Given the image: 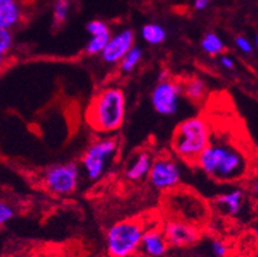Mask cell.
I'll use <instances>...</instances> for the list:
<instances>
[{"label": "cell", "mask_w": 258, "mask_h": 257, "mask_svg": "<svg viewBox=\"0 0 258 257\" xmlns=\"http://www.w3.org/2000/svg\"><path fill=\"white\" fill-rule=\"evenodd\" d=\"M169 247L183 248L196 244L200 240V230L196 225L181 219H172L163 228Z\"/></svg>", "instance_id": "cell-9"}, {"label": "cell", "mask_w": 258, "mask_h": 257, "mask_svg": "<svg viewBox=\"0 0 258 257\" xmlns=\"http://www.w3.org/2000/svg\"><path fill=\"white\" fill-rule=\"evenodd\" d=\"M10 257H34L32 254H28V253H16V254H12Z\"/></svg>", "instance_id": "cell-31"}, {"label": "cell", "mask_w": 258, "mask_h": 257, "mask_svg": "<svg viewBox=\"0 0 258 257\" xmlns=\"http://www.w3.org/2000/svg\"><path fill=\"white\" fill-rule=\"evenodd\" d=\"M169 251V244L161 228H146L139 247L142 257H164Z\"/></svg>", "instance_id": "cell-13"}, {"label": "cell", "mask_w": 258, "mask_h": 257, "mask_svg": "<svg viewBox=\"0 0 258 257\" xmlns=\"http://www.w3.org/2000/svg\"><path fill=\"white\" fill-rule=\"evenodd\" d=\"M23 19L24 10L20 0H0V29H15Z\"/></svg>", "instance_id": "cell-15"}, {"label": "cell", "mask_w": 258, "mask_h": 257, "mask_svg": "<svg viewBox=\"0 0 258 257\" xmlns=\"http://www.w3.org/2000/svg\"><path fill=\"white\" fill-rule=\"evenodd\" d=\"M209 4H210V0H194L193 2L194 8L198 11L206 10L207 7H209Z\"/></svg>", "instance_id": "cell-29"}, {"label": "cell", "mask_w": 258, "mask_h": 257, "mask_svg": "<svg viewBox=\"0 0 258 257\" xmlns=\"http://www.w3.org/2000/svg\"><path fill=\"white\" fill-rule=\"evenodd\" d=\"M152 162H154V157L148 151L143 150L137 152L131 158L124 170L126 179L130 181H141L143 179H147L151 167H152Z\"/></svg>", "instance_id": "cell-14"}, {"label": "cell", "mask_w": 258, "mask_h": 257, "mask_svg": "<svg viewBox=\"0 0 258 257\" xmlns=\"http://www.w3.org/2000/svg\"><path fill=\"white\" fill-rule=\"evenodd\" d=\"M210 247H211V252H213V254L215 257H226L227 253H228V247L220 239H214L211 241Z\"/></svg>", "instance_id": "cell-25"}, {"label": "cell", "mask_w": 258, "mask_h": 257, "mask_svg": "<svg viewBox=\"0 0 258 257\" xmlns=\"http://www.w3.org/2000/svg\"><path fill=\"white\" fill-rule=\"evenodd\" d=\"M146 228L139 219H123L111 225L105 235L109 257L137 256Z\"/></svg>", "instance_id": "cell-4"}, {"label": "cell", "mask_w": 258, "mask_h": 257, "mask_svg": "<svg viewBox=\"0 0 258 257\" xmlns=\"http://www.w3.org/2000/svg\"><path fill=\"white\" fill-rule=\"evenodd\" d=\"M142 59H143V50L139 47V46H133L126 56L122 58V61L118 65H119V71L122 74H130L134 70H137V67L141 65Z\"/></svg>", "instance_id": "cell-19"}, {"label": "cell", "mask_w": 258, "mask_h": 257, "mask_svg": "<svg viewBox=\"0 0 258 257\" xmlns=\"http://www.w3.org/2000/svg\"><path fill=\"white\" fill-rule=\"evenodd\" d=\"M182 89L181 83L167 79L163 82H157L151 92V105L155 112L161 116H173L178 112Z\"/></svg>", "instance_id": "cell-8"}, {"label": "cell", "mask_w": 258, "mask_h": 257, "mask_svg": "<svg viewBox=\"0 0 258 257\" xmlns=\"http://www.w3.org/2000/svg\"><path fill=\"white\" fill-rule=\"evenodd\" d=\"M119 142L113 135H102L87 147L80 160V170L89 181H97L117 158Z\"/></svg>", "instance_id": "cell-5"}, {"label": "cell", "mask_w": 258, "mask_h": 257, "mask_svg": "<svg viewBox=\"0 0 258 257\" xmlns=\"http://www.w3.org/2000/svg\"><path fill=\"white\" fill-rule=\"evenodd\" d=\"M71 3L70 0H55L52 7V25L54 28H59L66 23L70 15Z\"/></svg>", "instance_id": "cell-20"}, {"label": "cell", "mask_w": 258, "mask_h": 257, "mask_svg": "<svg viewBox=\"0 0 258 257\" xmlns=\"http://www.w3.org/2000/svg\"><path fill=\"white\" fill-rule=\"evenodd\" d=\"M249 189H250V194L258 201V164H255L254 172L249 177Z\"/></svg>", "instance_id": "cell-27"}, {"label": "cell", "mask_w": 258, "mask_h": 257, "mask_svg": "<svg viewBox=\"0 0 258 257\" xmlns=\"http://www.w3.org/2000/svg\"><path fill=\"white\" fill-rule=\"evenodd\" d=\"M16 215V212L11 203L6 201H0V227H3L8 222L12 221Z\"/></svg>", "instance_id": "cell-24"}, {"label": "cell", "mask_w": 258, "mask_h": 257, "mask_svg": "<svg viewBox=\"0 0 258 257\" xmlns=\"http://www.w3.org/2000/svg\"><path fill=\"white\" fill-rule=\"evenodd\" d=\"M168 78H169V72H168V70H163V71L159 74V76H157V82H163V80H167Z\"/></svg>", "instance_id": "cell-30"}, {"label": "cell", "mask_w": 258, "mask_h": 257, "mask_svg": "<svg viewBox=\"0 0 258 257\" xmlns=\"http://www.w3.org/2000/svg\"><path fill=\"white\" fill-rule=\"evenodd\" d=\"M235 45H236V47H237V49L242 53V54H252L253 45H252V42H250V41L246 38V37H244V36L236 37Z\"/></svg>", "instance_id": "cell-26"}, {"label": "cell", "mask_w": 258, "mask_h": 257, "mask_svg": "<svg viewBox=\"0 0 258 257\" xmlns=\"http://www.w3.org/2000/svg\"><path fill=\"white\" fill-rule=\"evenodd\" d=\"M201 47L207 56L211 57H218L222 56L224 49H226V45L223 42V39L220 38L216 33H206L203 36L202 41H201Z\"/></svg>", "instance_id": "cell-18"}, {"label": "cell", "mask_w": 258, "mask_h": 257, "mask_svg": "<svg viewBox=\"0 0 258 257\" xmlns=\"http://www.w3.org/2000/svg\"><path fill=\"white\" fill-rule=\"evenodd\" d=\"M82 179V170L76 163H56L43 171V185L55 195H70L75 192Z\"/></svg>", "instance_id": "cell-6"}, {"label": "cell", "mask_w": 258, "mask_h": 257, "mask_svg": "<svg viewBox=\"0 0 258 257\" xmlns=\"http://www.w3.org/2000/svg\"><path fill=\"white\" fill-rule=\"evenodd\" d=\"M127 100L123 89L109 85L97 92L87 109V124L101 135H113L121 130L126 120Z\"/></svg>", "instance_id": "cell-2"}, {"label": "cell", "mask_w": 258, "mask_h": 257, "mask_svg": "<svg viewBox=\"0 0 258 257\" xmlns=\"http://www.w3.org/2000/svg\"><path fill=\"white\" fill-rule=\"evenodd\" d=\"M181 89L182 96L193 102H201L207 93V84L203 79L194 76L181 83Z\"/></svg>", "instance_id": "cell-16"}, {"label": "cell", "mask_w": 258, "mask_h": 257, "mask_svg": "<svg viewBox=\"0 0 258 257\" xmlns=\"http://www.w3.org/2000/svg\"><path fill=\"white\" fill-rule=\"evenodd\" d=\"M211 126L202 116H193L177 125L172 140V148L185 163L196 164L211 139Z\"/></svg>", "instance_id": "cell-3"}, {"label": "cell", "mask_w": 258, "mask_h": 257, "mask_svg": "<svg viewBox=\"0 0 258 257\" xmlns=\"http://www.w3.org/2000/svg\"><path fill=\"white\" fill-rule=\"evenodd\" d=\"M245 190L242 188L229 189L226 192H222L214 198L213 206L216 212H219L226 217H237L244 210L245 206Z\"/></svg>", "instance_id": "cell-12"}, {"label": "cell", "mask_w": 258, "mask_h": 257, "mask_svg": "<svg viewBox=\"0 0 258 257\" xmlns=\"http://www.w3.org/2000/svg\"><path fill=\"white\" fill-rule=\"evenodd\" d=\"M255 236H257V239H258V225H257V227H255Z\"/></svg>", "instance_id": "cell-33"}, {"label": "cell", "mask_w": 258, "mask_h": 257, "mask_svg": "<svg viewBox=\"0 0 258 257\" xmlns=\"http://www.w3.org/2000/svg\"><path fill=\"white\" fill-rule=\"evenodd\" d=\"M196 166L214 181L236 184L249 180L254 172L255 162L237 140L213 133Z\"/></svg>", "instance_id": "cell-1"}, {"label": "cell", "mask_w": 258, "mask_h": 257, "mask_svg": "<svg viewBox=\"0 0 258 257\" xmlns=\"http://www.w3.org/2000/svg\"><path fill=\"white\" fill-rule=\"evenodd\" d=\"M13 47V34L11 30L0 29V66L3 65L7 56Z\"/></svg>", "instance_id": "cell-22"}, {"label": "cell", "mask_w": 258, "mask_h": 257, "mask_svg": "<svg viewBox=\"0 0 258 257\" xmlns=\"http://www.w3.org/2000/svg\"><path fill=\"white\" fill-rule=\"evenodd\" d=\"M147 179L159 192H172L182 181V168L174 158L161 155L154 158Z\"/></svg>", "instance_id": "cell-7"}, {"label": "cell", "mask_w": 258, "mask_h": 257, "mask_svg": "<svg viewBox=\"0 0 258 257\" xmlns=\"http://www.w3.org/2000/svg\"><path fill=\"white\" fill-rule=\"evenodd\" d=\"M135 34L131 29H123L110 36L108 43L100 54L106 65H118L128 50L134 46Z\"/></svg>", "instance_id": "cell-11"}, {"label": "cell", "mask_w": 258, "mask_h": 257, "mask_svg": "<svg viewBox=\"0 0 258 257\" xmlns=\"http://www.w3.org/2000/svg\"><path fill=\"white\" fill-rule=\"evenodd\" d=\"M141 36L143 38L144 42H147L148 45L157 46L163 43L167 38V30L164 29V26L156 23H150L142 28Z\"/></svg>", "instance_id": "cell-17"}, {"label": "cell", "mask_w": 258, "mask_h": 257, "mask_svg": "<svg viewBox=\"0 0 258 257\" xmlns=\"http://www.w3.org/2000/svg\"><path fill=\"white\" fill-rule=\"evenodd\" d=\"M87 32L89 36H105V34H110V28L106 23L101 20H92L87 24Z\"/></svg>", "instance_id": "cell-23"}, {"label": "cell", "mask_w": 258, "mask_h": 257, "mask_svg": "<svg viewBox=\"0 0 258 257\" xmlns=\"http://www.w3.org/2000/svg\"><path fill=\"white\" fill-rule=\"evenodd\" d=\"M219 63L224 70H233L235 69V61L229 56H226V54H222L219 58Z\"/></svg>", "instance_id": "cell-28"}, {"label": "cell", "mask_w": 258, "mask_h": 257, "mask_svg": "<svg viewBox=\"0 0 258 257\" xmlns=\"http://www.w3.org/2000/svg\"><path fill=\"white\" fill-rule=\"evenodd\" d=\"M254 45H255V47L258 49V34H255V37H254Z\"/></svg>", "instance_id": "cell-32"}, {"label": "cell", "mask_w": 258, "mask_h": 257, "mask_svg": "<svg viewBox=\"0 0 258 257\" xmlns=\"http://www.w3.org/2000/svg\"><path fill=\"white\" fill-rule=\"evenodd\" d=\"M170 203L178 217L176 219H181V221L189 222L194 225L196 222L201 221L205 217L203 202L196 198L191 193H183L181 190L174 192L170 195Z\"/></svg>", "instance_id": "cell-10"}, {"label": "cell", "mask_w": 258, "mask_h": 257, "mask_svg": "<svg viewBox=\"0 0 258 257\" xmlns=\"http://www.w3.org/2000/svg\"><path fill=\"white\" fill-rule=\"evenodd\" d=\"M111 34H105V36H92L85 46V53L88 56H100L104 50V47L108 43Z\"/></svg>", "instance_id": "cell-21"}]
</instances>
